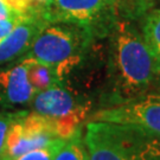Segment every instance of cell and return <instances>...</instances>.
<instances>
[{
  "instance_id": "6da1fadb",
  "label": "cell",
  "mask_w": 160,
  "mask_h": 160,
  "mask_svg": "<svg viewBox=\"0 0 160 160\" xmlns=\"http://www.w3.org/2000/svg\"><path fill=\"white\" fill-rule=\"evenodd\" d=\"M109 101L113 104L153 92L160 70L129 19H118L108 34Z\"/></svg>"
},
{
  "instance_id": "7a4b0ae2",
  "label": "cell",
  "mask_w": 160,
  "mask_h": 160,
  "mask_svg": "<svg viewBox=\"0 0 160 160\" xmlns=\"http://www.w3.org/2000/svg\"><path fill=\"white\" fill-rule=\"evenodd\" d=\"M83 140L88 160H160V138L135 127L89 121Z\"/></svg>"
},
{
  "instance_id": "3957f363",
  "label": "cell",
  "mask_w": 160,
  "mask_h": 160,
  "mask_svg": "<svg viewBox=\"0 0 160 160\" xmlns=\"http://www.w3.org/2000/svg\"><path fill=\"white\" fill-rule=\"evenodd\" d=\"M95 39L89 30L75 24H46L34 38L24 57H31L53 68L63 82L81 63L89 44Z\"/></svg>"
},
{
  "instance_id": "277c9868",
  "label": "cell",
  "mask_w": 160,
  "mask_h": 160,
  "mask_svg": "<svg viewBox=\"0 0 160 160\" xmlns=\"http://www.w3.org/2000/svg\"><path fill=\"white\" fill-rule=\"evenodd\" d=\"M48 24H75L90 31L94 38L108 36L120 19L114 0H49L38 14Z\"/></svg>"
},
{
  "instance_id": "5b68a950",
  "label": "cell",
  "mask_w": 160,
  "mask_h": 160,
  "mask_svg": "<svg viewBox=\"0 0 160 160\" xmlns=\"http://www.w3.org/2000/svg\"><path fill=\"white\" fill-rule=\"evenodd\" d=\"M90 122L126 125L160 138V94L147 92L92 113Z\"/></svg>"
},
{
  "instance_id": "8992f818",
  "label": "cell",
  "mask_w": 160,
  "mask_h": 160,
  "mask_svg": "<svg viewBox=\"0 0 160 160\" xmlns=\"http://www.w3.org/2000/svg\"><path fill=\"white\" fill-rule=\"evenodd\" d=\"M39 16H30L18 24L6 37L0 39V65L24 56L37 34L46 25Z\"/></svg>"
},
{
  "instance_id": "52a82bcc",
  "label": "cell",
  "mask_w": 160,
  "mask_h": 160,
  "mask_svg": "<svg viewBox=\"0 0 160 160\" xmlns=\"http://www.w3.org/2000/svg\"><path fill=\"white\" fill-rule=\"evenodd\" d=\"M37 92L28 77L26 65L20 62L10 69L0 71V103L6 107L26 104Z\"/></svg>"
},
{
  "instance_id": "ba28073f",
  "label": "cell",
  "mask_w": 160,
  "mask_h": 160,
  "mask_svg": "<svg viewBox=\"0 0 160 160\" xmlns=\"http://www.w3.org/2000/svg\"><path fill=\"white\" fill-rule=\"evenodd\" d=\"M78 104L74 95L62 84L53 86L46 90L37 92L32 98L34 113L49 118H59L72 112Z\"/></svg>"
},
{
  "instance_id": "9c48e42d",
  "label": "cell",
  "mask_w": 160,
  "mask_h": 160,
  "mask_svg": "<svg viewBox=\"0 0 160 160\" xmlns=\"http://www.w3.org/2000/svg\"><path fill=\"white\" fill-rule=\"evenodd\" d=\"M28 69V77L37 92L46 90L57 84H62L52 67L31 57H23L22 59Z\"/></svg>"
},
{
  "instance_id": "30bf717a",
  "label": "cell",
  "mask_w": 160,
  "mask_h": 160,
  "mask_svg": "<svg viewBox=\"0 0 160 160\" xmlns=\"http://www.w3.org/2000/svg\"><path fill=\"white\" fill-rule=\"evenodd\" d=\"M89 112H90V106L88 103H84V104H78L72 112L63 116L52 118L57 138L68 140L78 131H81V126L84 122Z\"/></svg>"
},
{
  "instance_id": "8fae6325",
  "label": "cell",
  "mask_w": 160,
  "mask_h": 160,
  "mask_svg": "<svg viewBox=\"0 0 160 160\" xmlns=\"http://www.w3.org/2000/svg\"><path fill=\"white\" fill-rule=\"evenodd\" d=\"M142 37L160 70V8L148 12L142 25Z\"/></svg>"
},
{
  "instance_id": "7c38bea8",
  "label": "cell",
  "mask_w": 160,
  "mask_h": 160,
  "mask_svg": "<svg viewBox=\"0 0 160 160\" xmlns=\"http://www.w3.org/2000/svg\"><path fill=\"white\" fill-rule=\"evenodd\" d=\"M53 160H88L86 145L81 131L65 141Z\"/></svg>"
},
{
  "instance_id": "4fadbf2b",
  "label": "cell",
  "mask_w": 160,
  "mask_h": 160,
  "mask_svg": "<svg viewBox=\"0 0 160 160\" xmlns=\"http://www.w3.org/2000/svg\"><path fill=\"white\" fill-rule=\"evenodd\" d=\"M65 141L67 140L64 139L56 138L49 145H46L42 148L34 149V151L24 153L14 158H1L0 157V160H53L55 155L57 154V152L65 143Z\"/></svg>"
},
{
  "instance_id": "5bb4252c",
  "label": "cell",
  "mask_w": 160,
  "mask_h": 160,
  "mask_svg": "<svg viewBox=\"0 0 160 160\" xmlns=\"http://www.w3.org/2000/svg\"><path fill=\"white\" fill-rule=\"evenodd\" d=\"M26 112H18V113H0V155L4 151V145H5L6 135L7 131L12 122L22 118Z\"/></svg>"
},
{
  "instance_id": "9a60e30c",
  "label": "cell",
  "mask_w": 160,
  "mask_h": 160,
  "mask_svg": "<svg viewBox=\"0 0 160 160\" xmlns=\"http://www.w3.org/2000/svg\"><path fill=\"white\" fill-rule=\"evenodd\" d=\"M30 16H24V14H17L13 16L11 18L7 19H1L0 20V39L6 37L7 34L11 32L12 30L17 26L18 24H20L23 20H25L26 18H29Z\"/></svg>"
},
{
  "instance_id": "2e32d148",
  "label": "cell",
  "mask_w": 160,
  "mask_h": 160,
  "mask_svg": "<svg viewBox=\"0 0 160 160\" xmlns=\"http://www.w3.org/2000/svg\"><path fill=\"white\" fill-rule=\"evenodd\" d=\"M118 11H119V16L120 18L123 19H129V18H135L138 17L137 8L134 5L133 0H114Z\"/></svg>"
},
{
  "instance_id": "e0dca14e",
  "label": "cell",
  "mask_w": 160,
  "mask_h": 160,
  "mask_svg": "<svg viewBox=\"0 0 160 160\" xmlns=\"http://www.w3.org/2000/svg\"><path fill=\"white\" fill-rule=\"evenodd\" d=\"M134 1V5L137 8L138 17L139 16H142L145 12H147L151 8V6L154 4L157 0H133Z\"/></svg>"
},
{
  "instance_id": "ac0fdd59",
  "label": "cell",
  "mask_w": 160,
  "mask_h": 160,
  "mask_svg": "<svg viewBox=\"0 0 160 160\" xmlns=\"http://www.w3.org/2000/svg\"><path fill=\"white\" fill-rule=\"evenodd\" d=\"M19 13L14 12L12 10L7 0H0V20L1 19H7V18H11L13 16H17ZM25 16V14H24Z\"/></svg>"
},
{
  "instance_id": "d6986e66",
  "label": "cell",
  "mask_w": 160,
  "mask_h": 160,
  "mask_svg": "<svg viewBox=\"0 0 160 160\" xmlns=\"http://www.w3.org/2000/svg\"><path fill=\"white\" fill-rule=\"evenodd\" d=\"M48 1L49 0H30V2H31V14L38 16L40 8L45 5Z\"/></svg>"
},
{
  "instance_id": "ffe728a7",
  "label": "cell",
  "mask_w": 160,
  "mask_h": 160,
  "mask_svg": "<svg viewBox=\"0 0 160 160\" xmlns=\"http://www.w3.org/2000/svg\"><path fill=\"white\" fill-rule=\"evenodd\" d=\"M153 92H158V94H160V76H159V80H158V83H157V86H155Z\"/></svg>"
}]
</instances>
